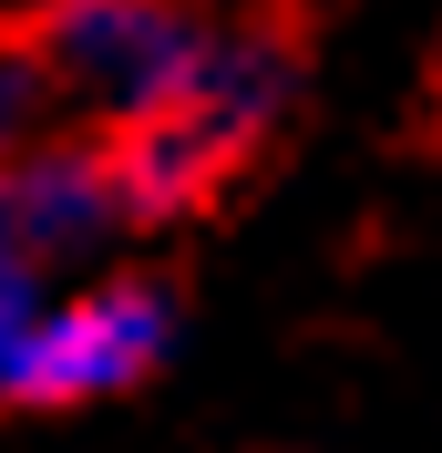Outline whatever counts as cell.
Masks as SVG:
<instances>
[{
    "label": "cell",
    "instance_id": "obj_5",
    "mask_svg": "<svg viewBox=\"0 0 442 453\" xmlns=\"http://www.w3.org/2000/svg\"><path fill=\"white\" fill-rule=\"evenodd\" d=\"M52 113H62V83H52V62H42V42L31 31H0V165L31 155V144H52Z\"/></svg>",
    "mask_w": 442,
    "mask_h": 453
},
{
    "label": "cell",
    "instance_id": "obj_1",
    "mask_svg": "<svg viewBox=\"0 0 442 453\" xmlns=\"http://www.w3.org/2000/svg\"><path fill=\"white\" fill-rule=\"evenodd\" d=\"M288 93H299V52L278 31H257V21H217L206 52H195V73H186V93L103 144L113 186H124V217H186V206H206L268 144Z\"/></svg>",
    "mask_w": 442,
    "mask_h": 453
},
{
    "label": "cell",
    "instance_id": "obj_4",
    "mask_svg": "<svg viewBox=\"0 0 442 453\" xmlns=\"http://www.w3.org/2000/svg\"><path fill=\"white\" fill-rule=\"evenodd\" d=\"M124 226V186H113L103 144H31L0 165V237L42 268V257H83Z\"/></svg>",
    "mask_w": 442,
    "mask_h": 453
},
{
    "label": "cell",
    "instance_id": "obj_2",
    "mask_svg": "<svg viewBox=\"0 0 442 453\" xmlns=\"http://www.w3.org/2000/svg\"><path fill=\"white\" fill-rule=\"evenodd\" d=\"M206 31L217 21H195L186 0H42L31 42L52 62L62 104H93L113 134H124V124L165 113L175 93H186Z\"/></svg>",
    "mask_w": 442,
    "mask_h": 453
},
{
    "label": "cell",
    "instance_id": "obj_3",
    "mask_svg": "<svg viewBox=\"0 0 442 453\" xmlns=\"http://www.w3.org/2000/svg\"><path fill=\"white\" fill-rule=\"evenodd\" d=\"M175 350V299L155 279H93L72 299H42L31 340L11 350V402H42V412H72V402H113L134 392L144 371Z\"/></svg>",
    "mask_w": 442,
    "mask_h": 453
},
{
    "label": "cell",
    "instance_id": "obj_6",
    "mask_svg": "<svg viewBox=\"0 0 442 453\" xmlns=\"http://www.w3.org/2000/svg\"><path fill=\"white\" fill-rule=\"evenodd\" d=\"M31 319H42V279H31V257L0 237V381H11V350L31 340Z\"/></svg>",
    "mask_w": 442,
    "mask_h": 453
}]
</instances>
